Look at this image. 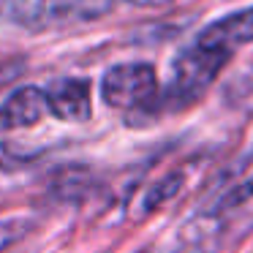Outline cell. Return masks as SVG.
<instances>
[{
  "label": "cell",
  "instance_id": "6da1fadb",
  "mask_svg": "<svg viewBox=\"0 0 253 253\" xmlns=\"http://www.w3.org/2000/svg\"><path fill=\"white\" fill-rule=\"evenodd\" d=\"M158 93V79L147 63H120L101 79V98L112 109H142Z\"/></svg>",
  "mask_w": 253,
  "mask_h": 253
},
{
  "label": "cell",
  "instance_id": "7a4b0ae2",
  "mask_svg": "<svg viewBox=\"0 0 253 253\" xmlns=\"http://www.w3.org/2000/svg\"><path fill=\"white\" fill-rule=\"evenodd\" d=\"M231 52L215 49V46L193 44L191 49H185L174 63V77H171V95L177 101H191L199 93L210 87L215 77L220 74V68L229 63Z\"/></svg>",
  "mask_w": 253,
  "mask_h": 253
},
{
  "label": "cell",
  "instance_id": "3957f363",
  "mask_svg": "<svg viewBox=\"0 0 253 253\" xmlns=\"http://www.w3.org/2000/svg\"><path fill=\"white\" fill-rule=\"evenodd\" d=\"M46 95V109L55 117L68 123H82L93 112V101H90V84L84 79H57Z\"/></svg>",
  "mask_w": 253,
  "mask_h": 253
},
{
  "label": "cell",
  "instance_id": "277c9868",
  "mask_svg": "<svg viewBox=\"0 0 253 253\" xmlns=\"http://www.w3.org/2000/svg\"><path fill=\"white\" fill-rule=\"evenodd\" d=\"M87 0H0V14L19 25H46L74 14Z\"/></svg>",
  "mask_w": 253,
  "mask_h": 253
},
{
  "label": "cell",
  "instance_id": "5b68a950",
  "mask_svg": "<svg viewBox=\"0 0 253 253\" xmlns=\"http://www.w3.org/2000/svg\"><path fill=\"white\" fill-rule=\"evenodd\" d=\"M199 44L215 46L223 52H234L240 44H251L253 41V8L229 14V17L212 22L207 30L199 33Z\"/></svg>",
  "mask_w": 253,
  "mask_h": 253
},
{
  "label": "cell",
  "instance_id": "8992f818",
  "mask_svg": "<svg viewBox=\"0 0 253 253\" xmlns=\"http://www.w3.org/2000/svg\"><path fill=\"white\" fill-rule=\"evenodd\" d=\"M46 95L39 87H19L0 106V128H28L46 115Z\"/></svg>",
  "mask_w": 253,
  "mask_h": 253
},
{
  "label": "cell",
  "instance_id": "52a82bcc",
  "mask_svg": "<svg viewBox=\"0 0 253 253\" xmlns=\"http://www.w3.org/2000/svg\"><path fill=\"white\" fill-rule=\"evenodd\" d=\"M36 226V220L30 218H6L0 220V253L14 248L17 242H22L30 234V229Z\"/></svg>",
  "mask_w": 253,
  "mask_h": 253
},
{
  "label": "cell",
  "instance_id": "ba28073f",
  "mask_svg": "<svg viewBox=\"0 0 253 253\" xmlns=\"http://www.w3.org/2000/svg\"><path fill=\"white\" fill-rule=\"evenodd\" d=\"M177 191H180V174L166 177L164 182H158L155 188H150V193L144 196V210H153V207H158V204L169 202Z\"/></svg>",
  "mask_w": 253,
  "mask_h": 253
},
{
  "label": "cell",
  "instance_id": "9c48e42d",
  "mask_svg": "<svg viewBox=\"0 0 253 253\" xmlns=\"http://www.w3.org/2000/svg\"><path fill=\"white\" fill-rule=\"evenodd\" d=\"M128 3H136V6H166V3H174V0H128Z\"/></svg>",
  "mask_w": 253,
  "mask_h": 253
}]
</instances>
